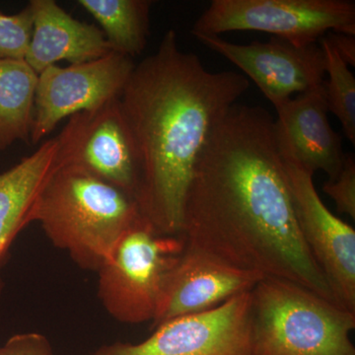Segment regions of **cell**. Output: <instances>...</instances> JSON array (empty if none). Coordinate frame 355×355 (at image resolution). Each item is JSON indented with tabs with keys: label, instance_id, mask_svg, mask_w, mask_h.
<instances>
[{
	"label": "cell",
	"instance_id": "4",
	"mask_svg": "<svg viewBox=\"0 0 355 355\" xmlns=\"http://www.w3.org/2000/svg\"><path fill=\"white\" fill-rule=\"evenodd\" d=\"M253 355H355V313L286 280L251 291Z\"/></svg>",
	"mask_w": 355,
	"mask_h": 355
},
{
	"label": "cell",
	"instance_id": "8",
	"mask_svg": "<svg viewBox=\"0 0 355 355\" xmlns=\"http://www.w3.org/2000/svg\"><path fill=\"white\" fill-rule=\"evenodd\" d=\"M279 153L303 239L338 302L355 313L354 229L322 202L313 181L314 173L286 151L279 149Z\"/></svg>",
	"mask_w": 355,
	"mask_h": 355
},
{
	"label": "cell",
	"instance_id": "5",
	"mask_svg": "<svg viewBox=\"0 0 355 355\" xmlns=\"http://www.w3.org/2000/svg\"><path fill=\"white\" fill-rule=\"evenodd\" d=\"M184 248L182 236L160 234L140 217L98 270V296L107 312L121 323L153 322L168 273Z\"/></svg>",
	"mask_w": 355,
	"mask_h": 355
},
{
	"label": "cell",
	"instance_id": "6",
	"mask_svg": "<svg viewBox=\"0 0 355 355\" xmlns=\"http://www.w3.org/2000/svg\"><path fill=\"white\" fill-rule=\"evenodd\" d=\"M268 33L298 46L319 43L328 33L355 36L350 0H212L191 34Z\"/></svg>",
	"mask_w": 355,
	"mask_h": 355
},
{
	"label": "cell",
	"instance_id": "22",
	"mask_svg": "<svg viewBox=\"0 0 355 355\" xmlns=\"http://www.w3.org/2000/svg\"><path fill=\"white\" fill-rule=\"evenodd\" d=\"M335 49L338 57L349 67H355V37L342 33L330 32L324 36Z\"/></svg>",
	"mask_w": 355,
	"mask_h": 355
},
{
	"label": "cell",
	"instance_id": "21",
	"mask_svg": "<svg viewBox=\"0 0 355 355\" xmlns=\"http://www.w3.org/2000/svg\"><path fill=\"white\" fill-rule=\"evenodd\" d=\"M0 355H53L48 338L39 333L18 334L0 345Z\"/></svg>",
	"mask_w": 355,
	"mask_h": 355
},
{
	"label": "cell",
	"instance_id": "3",
	"mask_svg": "<svg viewBox=\"0 0 355 355\" xmlns=\"http://www.w3.org/2000/svg\"><path fill=\"white\" fill-rule=\"evenodd\" d=\"M140 217L130 196L72 165L58 166L34 211V222L55 247L80 268L96 272Z\"/></svg>",
	"mask_w": 355,
	"mask_h": 355
},
{
	"label": "cell",
	"instance_id": "9",
	"mask_svg": "<svg viewBox=\"0 0 355 355\" xmlns=\"http://www.w3.org/2000/svg\"><path fill=\"white\" fill-rule=\"evenodd\" d=\"M132 58L121 53L70 64L51 65L38 76L32 144H38L65 118L91 111L120 97L135 69Z\"/></svg>",
	"mask_w": 355,
	"mask_h": 355
},
{
	"label": "cell",
	"instance_id": "13",
	"mask_svg": "<svg viewBox=\"0 0 355 355\" xmlns=\"http://www.w3.org/2000/svg\"><path fill=\"white\" fill-rule=\"evenodd\" d=\"M275 137L286 151L309 171L338 176L345 162L342 137L331 128L324 83L273 106Z\"/></svg>",
	"mask_w": 355,
	"mask_h": 355
},
{
	"label": "cell",
	"instance_id": "11",
	"mask_svg": "<svg viewBox=\"0 0 355 355\" xmlns=\"http://www.w3.org/2000/svg\"><path fill=\"white\" fill-rule=\"evenodd\" d=\"M119 98L70 116L57 137L60 163L81 168L133 198L135 156Z\"/></svg>",
	"mask_w": 355,
	"mask_h": 355
},
{
	"label": "cell",
	"instance_id": "10",
	"mask_svg": "<svg viewBox=\"0 0 355 355\" xmlns=\"http://www.w3.org/2000/svg\"><path fill=\"white\" fill-rule=\"evenodd\" d=\"M193 36L241 69L273 106L324 83L326 62L320 43L298 46L272 37L268 42L242 44L216 35Z\"/></svg>",
	"mask_w": 355,
	"mask_h": 355
},
{
	"label": "cell",
	"instance_id": "14",
	"mask_svg": "<svg viewBox=\"0 0 355 355\" xmlns=\"http://www.w3.org/2000/svg\"><path fill=\"white\" fill-rule=\"evenodd\" d=\"M29 4L33 32L25 60L37 74L62 60L83 64L113 51L99 27L72 17L55 0Z\"/></svg>",
	"mask_w": 355,
	"mask_h": 355
},
{
	"label": "cell",
	"instance_id": "16",
	"mask_svg": "<svg viewBox=\"0 0 355 355\" xmlns=\"http://www.w3.org/2000/svg\"><path fill=\"white\" fill-rule=\"evenodd\" d=\"M38 76L25 60H0V150L30 140Z\"/></svg>",
	"mask_w": 355,
	"mask_h": 355
},
{
	"label": "cell",
	"instance_id": "1",
	"mask_svg": "<svg viewBox=\"0 0 355 355\" xmlns=\"http://www.w3.org/2000/svg\"><path fill=\"white\" fill-rule=\"evenodd\" d=\"M181 236L211 260L340 306L301 234L275 119L263 107L236 103L212 130L191 175Z\"/></svg>",
	"mask_w": 355,
	"mask_h": 355
},
{
	"label": "cell",
	"instance_id": "20",
	"mask_svg": "<svg viewBox=\"0 0 355 355\" xmlns=\"http://www.w3.org/2000/svg\"><path fill=\"white\" fill-rule=\"evenodd\" d=\"M323 191L336 203L340 214L355 219V157L354 153L345 154V162L338 176L324 184Z\"/></svg>",
	"mask_w": 355,
	"mask_h": 355
},
{
	"label": "cell",
	"instance_id": "12",
	"mask_svg": "<svg viewBox=\"0 0 355 355\" xmlns=\"http://www.w3.org/2000/svg\"><path fill=\"white\" fill-rule=\"evenodd\" d=\"M263 279L184 248L168 273L153 328L174 318L212 309L252 291Z\"/></svg>",
	"mask_w": 355,
	"mask_h": 355
},
{
	"label": "cell",
	"instance_id": "17",
	"mask_svg": "<svg viewBox=\"0 0 355 355\" xmlns=\"http://www.w3.org/2000/svg\"><path fill=\"white\" fill-rule=\"evenodd\" d=\"M100 26L114 53L132 58L141 55L149 38L150 0H79Z\"/></svg>",
	"mask_w": 355,
	"mask_h": 355
},
{
	"label": "cell",
	"instance_id": "7",
	"mask_svg": "<svg viewBox=\"0 0 355 355\" xmlns=\"http://www.w3.org/2000/svg\"><path fill=\"white\" fill-rule=\"evenodd\" d=\"M251 307L250 291L159 324L144 342L104 345L95 355H253Z\"/></svg>",
	"mask_w": 355,
	"mask_h": 355
},
{
	"label": "cell",
	"instance_id": "2",
	"mask_svg": "<svg viewBox=\"0 0 355 355\" xmlns=\"http://www.w3.org/2000/svg\"><path fill=\"white\" fill-rule=\"evenodd\" d=\"M239 72L209 71L175 30L135 65L119 98L135 156V198L160 234L181 236L193 168L216 123L247 92Z\"/></svg>",
	"mask_w": 355,
	"mask_h": 355
},
{
	"label": "cell",
	"instance_id": "15",
	"mask_svg": "<svg viewBox=\"0 0 355 355\" xmlns=\"http://www.w3.org/2000/svg\"><path fill=\"white\" fill-rule=\"evenodd\" d=\"M60 163L57 137L0 174V272L18 235L34 222L40 195ZM3 282L0 277V295Z\"/></svg>",
	"mask_w": 355,
	"mask_h": 355
},
{
	"label": "cell",
	"instance_id": "18",
	"mask_svg": "<svg viewBox=\"0 0 355 355\" xmlns=\"http://www.w3.org/2000/svg\"><path fill=\"white\" fill-rule=\"evenodd\" d=\"M324 51V72L328 80L324 81V94L329 111L340 121L343 133L355 146V78L349 67L338 57L328 40L319 42Z\"/></svg>",
	"mask_w": 355,
	"mask_h": 355
},
{
	"label": "cell",
	"instance_id": "19",
	"mask_svg": "<svg viewBox=\"0 0 355 355\" xmlns=\"http://www.w3.org/2000/svg\"><path fill=\"white\" fill-rule=\"evenodd\" d=\"M32 32L30 4L12 15L0 11V60H25Z\"/></svg>",
	"mask_w": 355,
	"mask_h": 355
}]
</instances>
